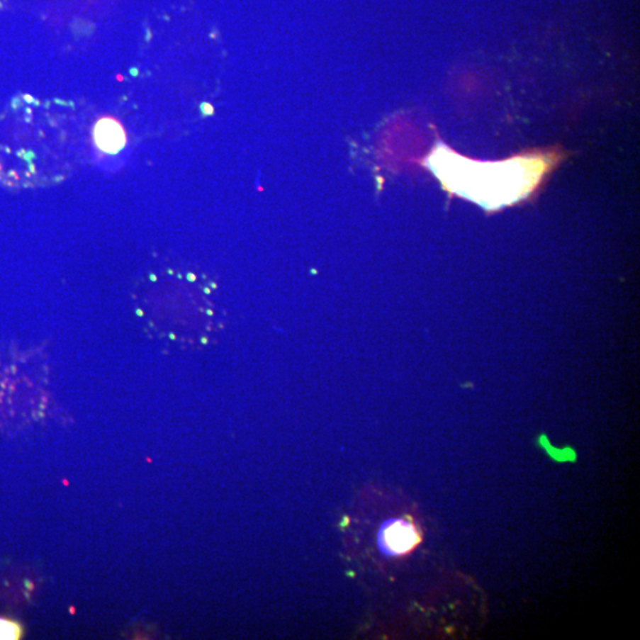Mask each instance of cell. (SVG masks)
I'll return each instance as SVG.
<instances>
[{"label":"cell","mask_w":640,"mask_h":640,"mask_svg":"<svg viewBox=\"0 0 640 640\" xmlns=\"http://www.w3.org/2000/svg\"><path fill=\"white\" fill-rule=\"evenodd\" d=\"M420 542L421 534L419 529L408 518L386 522L378 534L381 550L389 556H403L415 549Z\"/></svg>","instance_id":"2"},{"label":"cell","mask_w":640,"mask_h":640,"mask_svg":"<svg viewBox=\"0 0 640 640\" xmlns=\"http://www.w3.org/2000/svg\"><path fill=\"white\" fill-rule=\"evenodd\" d=\"M94 141L102 152L114 155L126 145V132L118 120L103 118L95 125Z\"/></svg>","instance_id":"3"},{"label":"cell","mask_w":640,"mask_h":640,"mask_svg":"<svg viewBox=\"0 0 640 640\" xmlns=\"http://www.w3.org/2000/svg\"><path fill=\"white\" fill-rule=\"evenodd\" d=\"M22 634L21 626L6 619H0V639H18Z\"/></svg>","instance_id":"4"},{"label":"cell","mask_w":640,"mask_h":640,"mask_svg":"<svg viewBox=\"0 0 640 640\" xmlns=\"http://www.w3.org/2000/svg\"><path fill=\"white\" fill-rule=\"evenodd\" d=\"M557 160V153L536 152L497 163H481L439 144L427 158L426 165L447 191L492 211L527 198Z\"/></svg>","instance_id":"1"}]
</instances>
